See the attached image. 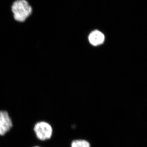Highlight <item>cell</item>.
<instances>
[{"label": "cell", "mask_w": 147, "mask_h": 147, "mask_svg": "<svg viewBox=\"0 0 147 147\" xmlns=\"http://www.w3.org/2000/svg\"><path fill=\"white\" fill-rule=\"evenodd\" d=\"M89 142L85 139H76L73 140L71 144V147H90Z\"/></svg>", "instance_id": "5b68a950"}, {"label": "cell", "mask_w": 147, "mask_h": 147, "mask_svg": "<svg viewBox=\"0 0 147 147\" xmlns=\"http://www.w3.org/2000/svg\"><path fill=\"white\" fill-rule=\"evenodd\" d=\"M34 131L37 138L42 141L50 139L53 134V129L51 125L44 121L36 123L34 127Z\"/></svg>", "instance_id": "7a4b0ae2"}, {"label": "cell", "mask_w": 147, "mask_h": 147, "mask_svg": "<svg viewBox=\"0 0 147 147\" xmlns=\"http://www.w3.org/2000/svg\"><path fill=\"white\" fill-rule=\"evenodd\" d=\"M13 126L9 114L5 110H0V135L4 136Z\"/></svg>", "instance_id": "3957f363"}, {"label": "cell", "mask_w": 147, "mask_h": 147, "mask_svg": "<svg viewBox=\"0 0 147 147\" xmlns=\"http://www.w3.org/2000/svg\"><path fill=\"white\" fill-rule=\"evenodd\" d=\"M13 18L16 22L24 23L32 15L33 8L27 0H16L11 7Z\"/></svg>", "instance_id": "6da1fadb"}, {"label": "cell", "mask_w": 147, "mask_h": 147, "mask_svg": "<svg viewBox=\"0 0 147 147\" xmlns=\"http://www.w3.org/2000/svg\"><path fill=\"white\" fill-rule=\"evenodd\" d=\"M39 147V146H35V147Z\"/></svg>", "instance_id": "8992f818"}, {"label": "cell", "mask_w": 147, "mask_h": 147, "mask_svg": "<svg viewBox=\"0 0 147 147\" xmlns=\"http://www.w3.org/2000/svg\"><path fill=\"white\" fill-rule=\"evenodd\" d=\"M105 36L101 32L95 30L91 33L89 36V40L91 44L95 46L100 45L104 42Z\"/></svg>", "instance_id": "277c9868"}]
</instances>
